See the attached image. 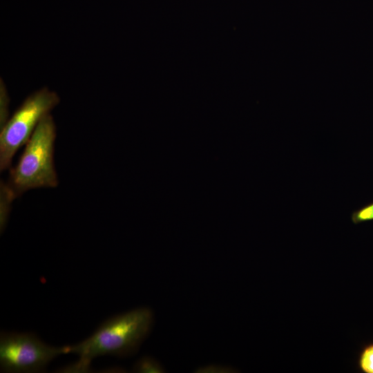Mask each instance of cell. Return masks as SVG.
Wrapping results in <instances>:
<instances>
[{
  "label": "cell",
  "mask_w": 373,
  "mask_h": 373,
  "mask_svg": "<svg viewBox=\"0 0 373 373\" xmlns=\"http://www.w3.org/2000/svg\"><path fill=\"white\" fill-rule=\"evenodd\" d=\"M56 126L52 116L46 115L38 124L17 162L10 169L7 182L1 184L0 222L6 223L10 205L28 190L55 188L58 178L54 163Z\"/></svg>",
  "instance_id": "6da1fadb"
},
{
  "label": "cell",
  "mask_w": 373,
  "mask_h": 373,
  "mask_svg": "<svg viewBox=\"0 0 373 373\" xmlns=\"http://www.w3.org/2000/svg\"><path fill=\"white\" fill-rule=\"evenodd\" d=\"M153 322V312L146 307L111 317L89 337L65 346L66 354L79 356L72 370L85 372L92 360L98 356L124 357L135 353L149 334Z\"/></svg>",
  "instance_id": "7a4b0ae2"
},
{
  "label": "cell",
  "mask_w": 373,
  "mask_h": 373,
  "mask_svg": "<svg viewBox=\"0 0 373 373\" xmlns=\"http://www.w3.org/2000/svg\"><path fill=\"white\" fill-rule=\"evenodd\" d=\"M59 102L58 95L46 87L35 91L25 99L1 128V171L10 168L18 149L26 144L41 119Z\"/></svg>",
  "instance_id": "3957f363"
},
{
  "label": "cell",
  "mask_w": 373,
  "mask_h": 373,
  "mask_svg": "<svg viewBox=\"0 0 373 373\" xmlns=\"http://www.w3.org/2000/svg\"><path fill=\"white\" fill-rule=\"evenodd\" d=\"M64 354H66L65 346L46 344L32 333H1L0 366L3 372H39Z\"/></svg>",
  "instance_id": "277c9868"
},
{
  "label": "cell",
  "mask_w": 373,
  "mask_h": 373,
  "mask_svg": "<svg viewBox=\"0 0 373 373\" xmlns=\"http://www.w3.org/2000/svg\"><path fill=\"white\" fill-rule=\"evenodd\" d=\"M358 367L363 373H373V343L365 345L358 359Z\"/></svg>",
  "instance_id": "5b68a950"
},
{
  "label": "cell",
  "mask_w": 373,
  "mask_h": 373,
  "mask_svg": "<svg viewBox=\"0 0 373 373\" xmlns=\"http://www.w3.org/2000/svg\"><path fill=\"white\" fill-rule=\"evenodd\" d=\"M134 372L142 373L164 372V368L155 359L149 356H144L138 360L133 367Z\"/></svg>",
  "instance_id": "8992f818"
},
{
  "label": "cell",
  "mask_w": 373,
  "mask_h": 373,
  "mask_svg": "<svg viewBox=\"0 0 373 373\" xmlns=\"http://www.w3.org/2000/svg\"><path fill=\"white\" fill-rule=\"evenodd\" d=\"M351 220L356 224L373 220V202L354 211Z\"/></svg>",
  "instance_id": "52a82bcc"
},
{
  "label": "cell",
  "mask_w": 373,
  "mask_h": 373,
  "mask_svg": "<svg viewBox=\"0 0 373 373\" xmlns=\"http://www.w3.org/2000/svg\"><path fill=\"white\" fill-rule=\"evenodd\" d=\"M8 103L7 93L3 85H2V81H1V128L4 126L8 119Z\"/></svg>",
  "instance_id": "ba28073f"
}]
</instances>
